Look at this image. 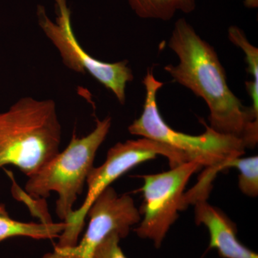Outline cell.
Instances as JSON below:
<instances>
[{
  "instance_id": "1",
  "label": "cell",
  "mask_w": 258,
  "mask_h": 258,
  "mask_svg": "<svg viewBox=\"0 0 258 258\" xmlns=\"http://www.w3.org/2000/svg\"><path fill=\"white\" fill-rule=\"evenodd\" d=\"M168 47L179 58L176 66L164 70L175 82L187 88L206 102L209 121L220 134L241 139L246 148H254L258 141V115L244 106L232 93L216 51L197 33L184 18L176 20Z\"/></svg>"
},
{
  "instance_id": "2",
  "label": "cell",
  "mask_w": 258,
  "mask_h": 258,
  "mask_svg": "<svg viewBox=\"0 0 258 258\" xmlns=\"http://www.w3.org/2000/svg\"><path fill=\"white\" fill-rule=\"evenodd\" d=\"M62 128L52 99L23 97L0 113V169L30 176L60 152Z\"/></svg>"
},
{
  "instance_id": "3",
  "label": "cell",
  "mask_w": 258,
  "mask_h": 258,
  "mask_svg": "<svg viewBox=\"0 0 258 258\" xmlns=\"http://www.w3.org/2000/svg\"><path fill=\"white\" fill-rule=\"evenodd\" d=\"M153 71V68L148 69L143 80L146 89L143 112L129 125V133L170 146L183 153L189 161L217 173L224 170L227 161L245 154L246 146L241 139L218 133L205 121L206 130L201 135H189L171 128L161 117L157 105V93L164 83L155 79Z\"/></svg>"
},
{
  "instance_id": "4",
  "label": "cell",
  "mask_w": 258,
  "mask_h": 258,
  "mask_svg": "<svg viewBox=\"0 0 258 258\" xmlns=\"http://www.w3.org/2000/svg\"><path fill=\"white\" fill-rule=\"evenodd\" d=\"M111 122L110 116L97 119L96 127L86 137H78L74 134L64 150L28 176L25 188L28 196L34 200H45L55 191L57 195L56 214L66 222L74 211V204L94 167L96 153L109 133Z\"/></svg>"
},
{
  "instance_id": "5",
  "label": "cell",
  "mask_w": 258,
  "mask_h": 258,
  "mask_svg": "<svg viewBox=\"0 0 258 258\" xmlns=\"http://www.w3.org/2000/svg\"><path fill=\"white\" fill-rule=\"evenodd\" d=\"M161 155L167 158L171 168L189 161L183 153L166 144L147 138L118 142L108 150L106 161L93 167L87 178L88 193L81 207L64 222L66 228L55 248L74 247L79 242L88 210L102 191L134 167Z\"/></svg>"
},
{
  "instance_id": "6",
  "label": "cell",
  "mask_w": 258,
  "mask_h": 258,
  "mask_svg": "<svg viewBox=\"0 0 258 258\" xmlns=\"http://www.w3.org/2000/svg\"><path fill=\"white\" fill-rule=\"evenodd\" d=\"M55 20L47 14L43 5L37 6V23L60 54L68 69L80 74H90L110 90L120 104L125 102L127 83L134 80L128 60L106 62L90 55L78 41L74 32L71 10L67 0H54Z\"/></svg>"
},
{
  "instance_id": "7",
  "label": "cell",
  "mask_w": 258,
  "mask_h": 258,
  "mask_svg": "<svg viewBox=\"0 0 258 258\" xmlns=\"http://www.w3.org/2000/svg\"><path fill=\"white\" fill-rule=\"evenodd\" d=\"M201 168L198 163L187 161L167 171L140 176L144 202L139 212L143 218L134 229L139 237L152 241L156 248H160L178 212L184 209L186 184Z\"/></svg>"
},
{
  "instance_id": "8",
  "label": "cell",
  "mask_w": 258,
  "mask_h": 258,
  "mask_svg": "<svg viewBox=\"0 0 258 258\" xmlns=\"http://www.w3.org/2000/svg\"><path fill=\"white\" fill-rule=\"evenodd\" d=\"M90 221L82 240L74 247L54 248L42 258H93L98 246L108 236L117 233L120 239L128 235L140 222V212L134 199L119 195L111 186L102 191L88 210Z\"/></svg>"
},
{
  "instance_id": "9",
  "label": "cell",
  "mask_w": 258,
  "mask_h": 258,
  "mask_svg": "<svg viewBox=\"0 0 258 258\" xmlns=\"http://www.w3.org/2000/svg\"><path fill=\"white\" fill-rule=\"evenodd\" d=\"M207 200H199L194 204L197 225H205L210 234L209 249H217L222 258H258L257 253L237 238L235 224Z\"/></svg>"
},
{
  "instance_id": "10",
  "label": "cell",
  "mask_w": 258,
  "mask_h": 258,
  "mask_svg": "<svg viewBox=\"0 0 258 258\" xmlns=\"http://www.w3.org/2000/svg\"><path fill=\"white\" fill-rule=\"evenodd\" d=\"M64 228V222L35 223L17 221L9 216L5 205H0V242L15 237H28L37 240L58 238Z\"/></svg>"
},
{
  "instance_id": "11",
  "label": "cell",
  "mask_w": 258,
  "mask_h": 258,
  "mask_svg": "<svg viewBox=\"0 0 258 258\" xmlns=\"http://www.w3.org/2000/svg\"><path fill=\"white\" fill-rule=\"evenodd\" d=\"M134 13L140 18L169 21L177 12L186 14L196 8V0H128Z\"/></svg>"
},
{
  "instance_id": "12",
  "label": "cell",
  "mask_w": 258,
  "mask_h": 258,
  "mask_svg": "<svg viewBox=\"0 0 258 258\" xmlns=\"http://www.w3.org/2000/svg\"><path fill=\"white\" fill-rule=\"evenodd\" d=\"M229 39L234 45L240 47L245 55L247 71L252 75L253 81L246 82L247 91L252 97V109L258 115V49L247 40L243 30L238 27L232 25L228 30Z\"/></svg>"
},
{
  "instance_id": "13",
  "label": "cell",
  "mask_w": 258,
  "mask_h": 258,
  "mask_svg": "<svg viewBox=\"0 0 258 258\" xmlns=\"http://www.w3.org/2000/svg\"><path fill=\"white\" fill-rule=\"evenodd\" d=\"M236 168L240 174L238 186L246 196L255 198L258 195V157L235 158L229 160L224 165L227 168Z\"/></svg>"
},
{
  "instance_id": "14",
  "label": "cell",
  "mask_w": 258,
  "mask_h": 258,
  "mask_svg": "<svg viewBox=\"0 0 258 258\" xmlns=\"http://www.w3.org/2000/svg\"><path fill=\"white\" fill-rule=\"evenodd\" d=\"M120 236L113 233L97 247L93 258H127L119 245Z\"/></svg>"
},
{
  "instance_id": "15",
  "label": "cell",
  "mask_w": 258,
  "mask_h": 258,
  "mask_svg": "<svg viewBox=\"0 0 258 258\" xmlns=\"http://www.w3.org/2000/svg\"><path fill=\"white\" fill-rule=\"evenodd\" d=\"M244 5L248 8H255L257 6V0H244Z\"/></svg>"
}]
</instances>
